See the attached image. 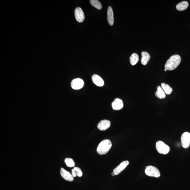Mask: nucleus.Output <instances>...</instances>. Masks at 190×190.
Returning <instances> with one entry per match:
<instances>
[{"instance_id": "4be33fe9", "label": "nucleus", "mask_w": 190, "mask_h": 190, "mask_svg": "<svg viewBox=\"0 0 190 190\" xmlns=\"http://www.w3.org/2000/svg\"><path fill=\"white\" fill-rule=\"evenodd\" d=\"M71 174L72 175V176L73 177H75L76 176H77V175H76L75 172V170H74L73 169L71 170Z\"/></svg>"}, {"instance_id": "5701e85b", "label": "nucleus", "mask_w": 190, "mask_h": 190, "mask_svg": "<svg viewBox=\"0 0 190 190\" xmlns=\"http://www.w3.org/2000/svg\"><path fill=\"white\" fill-rule=\"evenodd\" d=\"M112 175L113 176H114L115 175V173H114L113 172L112 173Z\"/></svg>"}, {"instance_id": "39448f33", "label": "nucleus", "mask_w": 190, "mask_h": 190, "mask_svg": "<svg viewBox=\"0 0 190 190\" xmlns=\"http://www.w3.org/2000/svg\"><path fill=\"white\" fill-rule=\"evenodd\" d=\"M182 145L185 148L189 147L190 143V134L189 132L183 133L181 137Z\"/></svg>"}, {"instance_id": "0eeeda50", "label": "nucleus", "mask_w": 190, "mask_h": 190, "mask_svg": "<svg viewBox=\"0 0 190 190\" xmlns=\"http://www.w3.org/2000/svg\"><path fill=\"white\" fill-rule=\"evenodd\" d=\"M75 16L76 20L78 22L80 23L83 22L84 20V12L80 7H78L75 9Z\"/></svg>"}, {"instance_id": "9b49d317", "label": "nucleus", "mask_w": 190, "mask_h": 190, "mask_svg": "<svg viewBox=\"0 0 190 190\" xmlns=\"http://www.w3.org/2000/svg\"><path fill=\"white\" fill-rule=\"evenodd\" d=\"M112 107L115 110H119L123 108L124 104L122 101L119 98H116L112 103Z\"/></svg>"}, {"instance_id": "f3484780", "label": "nucleus", "mask_w": 190, "mask_h": 190, "mask_svg": "<svg viewBox=\"0 0 190 190\" xmlns=\"http://www.w3.org/2000/svg\"><path fill=\"white\" fill-rule=\"evenodd\" d=\"M161 87L166 94L169 95L172 93V88L168 84L164 83H162L161 84Z\"/></svg>"}, {"instance_id": "aec40b11", "label": "nucleus", "mask_w": 190, "mask_h": 190, "mask_svg": "<svg viewBox=\"0 0 190 190\" xmlns=\"http://www.w3.org/2000/svg\"><path fill=\"white\" fill-rule=\"evenodd\" d=\"M65 162L67 166L71 167L74 166L75 163L73 160L71 158H67L65 160Z\"/></svg>"}, {"instance_id": "423d86ee", "label": "nucleus", "mask_w": 190, "mask_h": 190, "mask_svg": "<svg viewBox=\"0 0 190 190\" xmlns=\"http://www.w3.org/2000/svg\"><path fill=\"white\" fill-rule=\"evenodd\" d=\"M84 85V82L83 80L80 78L73 80L71 84L72 88L76 90L80 89L83 87Z\"/></svg>"}, {"instance_id": "b1692460", "label": "nucleus", "mask_w": 190, "mask_h": 190, "mask_svg": "<svg viewBox=\"0 0 190 190\" xmlns=\"http://www.w3.org/2000/svg\"><path fill=\"white\" fill-rule=\"evenodd\" d=\"M167 71V70H166V69H164V71Z\"/></svg>"}, {"instance_id": "9d476101", "label": "nucleus", "mask_w": 190, "mask_h": 190, "mask_svg": "<svg viewBox=\"0 0 190 190\" xmlns=\"http://www.w3.org/2000/svg\"><path fill=\"white\" fill-rule=\"evenodd\" d=\"M111 125V122L109 120H103L99 122L98 128L99 130L105 131L109 128Z\"/></svg>"}, {"instance_id": "a211bd4d", "label": "nucleus", "mask_w": 190, "mask_h": 190, "mask_svg": "<svg viewBox=\"0 0 190 190\" xmlns=\"http://www.w3.org/2000/svg\"><path fill=\"white\" fill-rule=\"evenodd\" d=\"M139 60L138 55L136 53H133L131 56L130 58V62L131 65H136Z\"/></svg>"}, {"instance_id": "dca6fc26", "label": "nucleus", "mask_w": 190, "mask_h": 190, "mask_svg": "<svg viewBox=\"0 0 190 190\" xmlns=\"http://www.w3.org/2000/svg\"><path fill=\"white\" fill-rule=\"evenodd\" d=\"M189 5L187 1H183L177 4L176 6V9L180 11L187 9Z\"/></svg>"}, {"instance_id": "f03ea898", "label": "nucleus", "mask_w": 190, "mask_h": 190, "mask_svg": "<svg viewBox=\"0 0 190 190\" xmlns=\"http://www.w3.org/2000/svg\"><path fill=\"white\" fill-rule=\"evenodd\" d=\"M112 146L111 141L109 139H105L99 143L97 147V153L100 155L107 154L111 149Z\"/></svg>"}, {"instance_id": "f257e3e1", "label": "nucleus", "mask_w": 190, "mask_h": 190, "mask_svg": "<svg viewBox=\"0 0 190 190\" xmlns=\"http://www.w3.org/2000/svg\"><path fill=\"white\" fill-rule=\"evenodd\" d=\"M181 61V57L179 55H173L166 61L165 65V68L166 70H174L180 64Z\"/></svg>"}, {"instance_id": "7ed1b4c3", "label": "nucleus", "mask_w": 190, "mask_h": 190, "mask_svg": "<svg viewBox=\"0 0 190 190\" xmlns=\"http://www.w3.org/2000/svg\"><path fill=\"white\" fill-rule=\"evenodd\" d=\"M145 174L147 176L158 178L160 175L159 170L156 167L149 166H147L145 170Z\"/></svg>"}, {"instance_id": "6e6552de", "label": "nucleus", "mask_w": 190, "mask_h": 190, "mask_svg": "<svg viewBox=\"0 0 190 190\" xmlns=\"http://www.w3.org/2000/svg\"><path fill=\"white\" fill-rule=\"evenodd\" d=\"M129 162L128 160H125L122 162L117 167L114 169L113 172L116 175H117L122 171L124 170L129 164Z\"/></svg>"}, {"instance_id": "2eb2a0df", "label": "nucleus", "mask_w": 190, "mask_h": 190, "mask_svg": "<svg viewBox=\"0 0 190 190\" xmlns=\"http://www.w3.org/2000/svg\"><path fill=\"white\" fill-rule=\"evenodd\" d=\"M155 96L160 99H164L166 98V93L163 90L161 86H158L157 91L155 93Z\"/></svg>"}, {"instance_id": "1a4fd4ad", "label": "nucleus", "mask_w": 190, "mask_h": 190, "mask_svg": "<svg viewBox=\"0 0 190 190\" xmlns=\"http://www.w3.org/2000/svg\"><path fill=\"white\" fill-rule=\"evenodd\" d=\"M60 174L61 176L65 180L70 182L74 180L72 175L70 173L65 170L64 168H62L61 169Z\"/></svg>"}, {"instance_id": "6ab92c4d", "label": "nucleus", "mask_w": 190, "mask_h": 190, "mask_svg": "<svg viewBox=\"0 0 190 190\" xmlns=\"http://www.w3.org/2000/svg\"><path fill=\"white\" fill-rule=\"evenodd\" d=\"M91 5L93 6L97 9L100 10L102 8V5L100 2L98 0H90V1Z\"/></svg>"}, {"instance_id": "ddd939ff", "label": "nucleus", "mask_w": 190, "mask_h": 190, "mask_svg": "<svg viewBox=\"0 0 190 190\" xmlns=\"http://www.w3.org/2000/svg\"><path fill=\"white\" fill-rule=\"evenodd\" d=\"M107 19L109 24L110 25H113L114 22V15L112 8L111 6H109L108 8Z\"/></svg>"}, {"instance_id": "4468645a", "label": "nucleus", "mask_w": 190, "mask_h": 190, "mask_svg": "<svg viewBox=\"0 0 190 190\" xmlns=\"http://www.w3.org/2000/svg\"><path fill=\"white\" fill-rule=\"evenodd\" d=\"M150 58L149 54L147 52H141V62L144 65H146L149 61Z\"/></svg>"}, {"instance_id": "412c9836", "label": "nucleus", "mask_w": 190, "mask_h": 190, "mask_svg": "<svg viewBox=\"0 0 190 190\" xmlns=\"http://www.w3.org/2000/svg\"><path fill=\"white\" fill-rule=\"evenodd\" d=\"M74 170H75L77 176L79 177H81L82 175V172L81 169L79 167H75L74 169Z\"/></svg>"}, {"instance_id": "f8f14e48", "label": "nucleus", "mask_w": 190, "mask_h": 190, "mask_svg": "<svg viewBox=\"0 0 190 190\" xmlns=\"http://www.w3.org/2000/svg\"><path fill=\"white\" fill-rule=\"evenodd\" d=\"M92 79L93 83L97 86L102 87L104 85V82L100 76L94 74L92 76Z\"/></svg>"}, {"instance_id": "20e7f679", "label": "nucleus", "mask_w": 190, "mask_h": 190, "mask_svg": "<svg viewBox=\"0 0 190 190\" xmlns=\"http://www.w3.org/2000/svg\"><path fill=\"white\" fill-rule=\"evenodd\" d=\"M156 149L159 153L166 155L170 151V147L163 142L161 141H158L156 143Z\"/></svg>"}]
</instances>
